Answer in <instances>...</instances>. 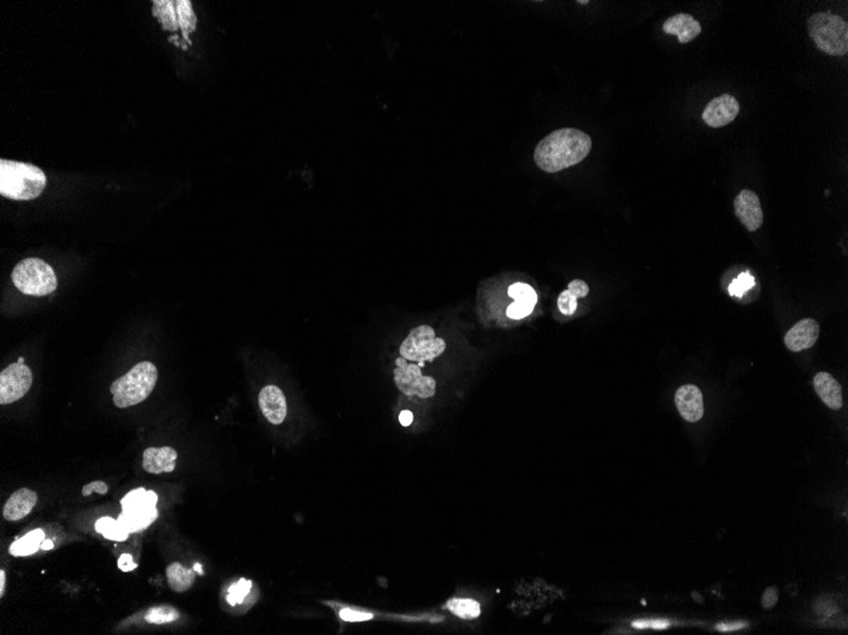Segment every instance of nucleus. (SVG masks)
Returning <instances> with one entry per match:
<instances>
[{
  "label": "nucleus",
  "mask_w": 848,
  "mask_h": 635,
  "mask_svg": "<svg viewBox=\"0 0 848 635\" xmlns=\"http://www.w3.org/2000/svg\"><path fill=\"white\" fill-rule=\"evenodd\" d=\"M259 407L267 420L274 425L282 424L287 416V401L282 389L277 386H266L259 392Z\"/></svg>",
  "instance_id": "11"
},
{
  "label": "nucleus",
  "mask_w": 848,
  "mask_h": 635,
  "mask_svg": "<svg viewBox=\"0 0 848 635\" xmlns=\"http://www.w3.org/2000/svg\"><path fill=\"white\" fill-rule=\"evenodd\" d=\"M445 350L446 341L437 338L432 327L427 325L418 326L410 331L400 345L401 358L418 363L433 362L436 358L443 354Z\"/></svg>",
  "instance_id": "6"
},
{
  "label": "nucleus",
  "mask_w": 848,
  "mask_h": 635,
  "mask_svg": "<svg viewBox=\"0 0 848 635\" xmlns=\"http://www.w3.org/2000/svg\"><path fill=\"white\" fill-rule=\"evenodd\" d=\"M394 382L401 393L409 397L431 398L436 395L437 383L432 377H424L422 369L416 364H408L407 359H397Z\"/></svg>",
  "instance_id": "7"
},
{
  "label": "nucleus",
  "mask_w": 848,
  "mask_h": 635,
  "mask_svg": "<svg viewBox=\"0 0 848 635\" xmlns=\"http://www.w3.org/2000/svg\"><path fill=\"white\" fill-rule=\"evenodd\" d=\"M413 419H414V416H413V413H410V411L405 410V411L400 413L399 421L403 426H409L413 422Z\"/></svg>",
  "instance_id": "38"
},
{
  "label": "nucleus",
  "mask_w": 848,
  "mask_h": 635,
  "mask_svg": "<svg viewBox=\"0 0 848 635\" xmlns=\"http://www.w3.org/2000/svg\"><path fill=\"white\" fill-rule=\"evenodd\" d=\"M339 616L344 621H366V620H371L374 618V615L370 612L352 610V609H343L339 612Z\"/></svg>",
  "instance_id": "32"
},
{
  "label": "nucleus",
  "mask_w": 848,
  "mask_h": 635,
  "mask_svg": "<svg viewBox=\"0 0 848 635\" xmlns=\"http://www.w3.org/2000/svg\"><path fill=\"white\" fill-rule=\"evenodd\" d=\"M739 111L738 100L730 94H723L707 104L702 113V119L708 127L720 128L732 124L739 115Z\"/></svg>",
  "instance_id": "9"
},
{
  "label": "nucleus",
  "mask_w": 848,
  "mask_h": 635,
  "mask_svg": "<svg viewBox=\"0 0 848 635\" xmlns=\"http://www.w3.org/2000/svg\"><path fill=\"white\" fill-rule=\"evenodd\" d=\"M118 567L122 572H131L137 567V564L133 562L131 554H122L118 559Z\"/></svg>",
  "instance_id": "36"
},
{
  "label": "nucleus",
  "mask_w": 848,
  "mask_h": 635,
  "mask_svg": "<svg viewBox=\"0 0 848 635\" xmlns=\"http://www.w3.org/2000/svg\"><path fill=\"white\" fill-rule=\"evenodd\" d=\"M193 569H194V572H197V573H200V575H203V572H202V566L199 564V563H196V564H194Z\"/></svg>",
  "instance_id": "41"
},
{
  "label": "nucleus",
  "mask_w": 848,
  "mask_h": 635,
  "mask_svg": "<svg viewBox=\"0 0 848 635\" xmlns=\"http://www.w3.org/2000/svg\"><path fill=\"white\" fill-rule=\"evenodd\" d=\"M37 494L28 488H21L10 496L3 507V516L7 521H18L34 510Z\"/></svg>",
  "instance_id": "15"
},
{
  "label": "nucleus",
  "mask_w": 848,
  "mask_h": 635,
  "mask_svg": "<svg viewBox=\"0 0 848 635\" xmlns=\"http://www.w3.org/2000/svg\"><path fill=\"white\" fill-rule=\"evenodd\" d=\"M578 298L573 296L568 289L560 293V296L557 297V308L559 311L566 316H572L575 314L577 308H578Z\"/></svg>",
  "instance_id": "29"
},
{
  "label": "nucleus",
  "mask_w": 848,
  "mask_h": 635,
  "mask_svg": "<svg viewBox=\"0 0 848 635\" xmlns=\"http://www.w3.org/2000/svg\"><path fill=\"white\" fill-rule=\"evenodd\" d=\"M52 548H54V543H52V540H49V539H45V540L42 542V544H41L42 551H50V549H52Z\"/></svg>",
  "instance_id": "40"
},
{
  "label": "nucleus",
  "mask_w": 848,
  "mask_h": 635,
  "mask_svg": "<svg viewBox=\"0 0 848 635\" xmlns=\"http://www.w3.org/2000/svg\"><path fill=\"white\" fill-rule=\"evenodd\" d=\"M632 627H638V629H658V630H662V629L669 627V621L659 620V619L635 620L632 623Z\"/></svg>",
  "instance_id": "31"
},
{
  "label": "nucleus",
  "mask_w": 848,
  "mask_h": 635,
  "mask_svg": "<svg viewBox=\"0 0 848 635\" xmlns=\"http://www.w3.org/2000/svg\"><path fill=\"white\" fill-rule=\"evenodd\" d=\"M32 371L25 364L13 363L0 374V404L16 402L25 397L32 386Z\"/></svg>",
  "instance_id": "8"
},
{
  "label": "nucleus",
  "mask_w": 848,
  "mask_h": 635,
  "mask_svg": "<svg viewBox=\"0 0 848 635\" xmlns=\"http://www.w3.org/2000/svg\"><path fill=\"white\" fill-rule=\"evenodd\" d=\"M590 135L566 127L544 137L535 149L533 159L542 172L559 173L582 163L590 155Z\"/></svg>",
  "instance_id": "1"
},
{
  "label": "nucleus",
  "mask_w": 848,
  "mask_h": 635,
  "mask_svg": "<svg viewBox=\"0 0 848 635\" xmlns=\"http://www.w3.org/2000/svg\"><path fill=\"white\" fill-rule=\"evenodd\" d=\"M566 289L577 298L587 297L588 293H590L588 284L585 281H581V279H574V281H570Z\"/></svg>",
  "instance_id": "33"
},
{
  "label": "nucleus",
  "mask_w": 848,
  "mask_h": 635,
  "mask_svg": "<svg viewBox=\"0 0 848 635\" xmlns=\"http://www.w3.org/2000/svg\"><path fill=\"white\" fill-rule=\"evenodd\" d=\"M153 3H154L153 13L155 17L158 18L159 23L163 25L166 31H172V32L177 31L179 28V22H178L175 1L163 0V1H153Z\"/></svg>",
  "instance_id": "21"
},
{
  "label": "nucleus",
  "mask_w": 848,
  "mask_h": 635,
  "mask_svg": "<svg viewBox=\"0 0 848 635\" xmlns=\"http://www.w3.org/2000/svg\"><path fill=\"white\" fill-rule=\"evenodd\" d=\"M533 308H535L533 305L513 302L512 305H508L507 316L512 320H522L524 317L533 314Z\"/></svg>",
  "instance_id": "30"
},
{
  "label": "nucleus",
  "mask_w": 848,
  "mask_h": 635,
  "mask_svg": "<svg viewBox=\"0 0 848 635\" xmlns=\"http://www.w3.org/2000/svg\"><path fill=\"white\" fill-rule=\"evenodd\" d=\"M178 454L170 446L148 448L142 455V468L151 474L170 473L175 468Z\"/></svg>",
  "instance_id": "14"
},
{
  "label": "nucleus",
  "mask_w": 848,
  "mask_h": 635,
  "mask_svg": "<svg viewBox=\"0 0 848 635\" xmlns=\"http://www.w3.org/2000/svg\"><path fill=\"white\" fill-rule=\"evenodd\" d=\"M663 31L667 34L677 36L681 43H689L699 37L701 25L691 14L678 13L665 21Z\"/></svg>",
  "instance_id": "16"
},
{
  "label": "nucleus",
  "mask_w": 848,
  "mask_h": 635,
  "mask_svg": "<svg viewBox=\"0 0 848 635\" xmlns=\"http://www.w3.org/2000/svg\"><path fill=\"white\" fill-rule=\"evenodd\" d=\"M676 404L683 419L698 422L704 416V397L699 387L686 384L676 392Z\"/></svg>",
  "instance_id": "12"
},
{
  "label": "nucleus",
  "mask_w": 848,
  "mask_h": 635,
  "mask_svg": "<svg viewBox=\"0 0 848 635\" xmlns=\"http://www.w3.org/2000/svg\"><path fill=\"white\" fill-rule=\"evenodd\" d=\"M18 363L25 364V358H19V359H18Z\"/></svg>",
  "instance_id": "42"
},
{
  "label": "nucleus",
  "mask_w": 848,
  "mask_h": 635,
  "mask_svg": "<svg viewBox=\"0 0 848 635\" xmlns=\"http://www.w3.org/2000/svg\"><path fill=\"white\" fill-rule=\"evenodd\" d=\"M45 540V534L43 531L37 529L31 533H28L27 535L22 536L21 539L16 540L13 544L9 548V553L14 557H25V555H31L34 553L37 552L38 549H41L42 542Z\"/></svg>",
  "instance_id": "20"
},
{
  "label": "nucleus",
  "mask_w": 848,
  "mask_h": 635,
  "mask_svg": "<svg viewBox=\"0 0 848 635\" xmlns=\"http://www.w3.org/2000/svg\"><path fill=\"white\" fill-rule=\"evenodd\" d=\"M158 518L157 507H133L122 510L118 521L125 527L126 530L131 533L142 531L150 527Z\"/></svg>",
  "instance_id": "18"
},
{
  "label": "nucleus",
  "mask_w": 848,
  "mask_h": 635,
  "mask_svg": "<svg viewBox=\"0 0 848 635\" xmlns=\"http://www.w3.org/2000/svg\"><path fill=\"white\" fill-rule=\"evenodd\" d=\"M47 179L40 168L19 161H0V194L14 200H30L41 196Z\"/></svg>",
  "instance_id": "2"
},
{
  "label": "nucleus",
  "mask_w": 848,
  "mask_h": 635,
  "mask_svg": "<svg viewBox=\"0 0 848 635\" xmlns=\"http://www.w3.org/2000/svg\"><path fill=\"white\" fill-rule=\"evenodd\" d=\"M96 530L109 540L113 542H124L129 536V531L125 527L112 518H102L96 522Z\"/></svg>",
  "instance_id": "22"
},
{
  "label": "nucleus",
  "mask_w": 848,
  "mask_h": 635,
  "mask_svg": "<svg viewBox=\"0 0 848 635\" xmlns=\"http://www.w3.org/2000/svg\"><path fill=\"white\" fill-rule=\"evenodd\" d=\"M175 7H177L179 28L182 30L184 37L188 40V34L194 31L196 23H197V18L194 16L193 9H192V3L188 0H179V1H175Z\"/></svg>",
  "instance_id": "24"
},
{
  "label": "nucleus",
  "mask_w": 848,
  "mask_h": 635,
  "mask_svg": "<svg viewBox=\"0 0 848 635\" xmlns=\"http://www.w3.org/2000/svg\"><path fill=\"white\" fill-rule=\"evenodd\" d=\"M179 618H181L179 611L175 609L173 606H155V608L149 609L145 614V620L149 624H158V625L173 623Z\"/></svg>",
  "instance_id": "25"
},
{
  "label": "nucleus",
  "mask_w": 848,
  "mask_h": 635,
  "mask_svg": "<svg viewBox=\"0 0 848 635\" xmlns=\"http://www.w3.org/2000/svg\"><path fill=\"white\" fill-rule=\"evenodd\" d=\"M756 284V281L753 278L752 274L748 272L741 273L729 286V293L733 297H743L746 292H748L749 289L753 288Z\"/></svg>",
  "instance_id": "27"
},
{
  "label": "nucleus",
  "mask_w": 848,
  "mask_h": 635,
  "mask_svg": "<svg viewBox=\"0 0 848 635\" xmlns=\"http://www.w3.org/2000/svg\"><path fill=\"white\" fill-rule=\"evenodd\" d=\"M747 627L748 625L746 623H732V624L724 623V624H719L716 629L719 632H723V633H730V632H737V630H740V629H744V627Z\"/></svg>",
  "instance_id": "37"
},
{
  "label": "nucleus",
  "mask_w": 848,
  "mask_h": 635,
  "mask_svg": "<svg viewBox=\"0 0 848 635\" xmlns=\"http://www.w3.org/2000/svg\"><path fill=\"white\" fill-rule=\"evenodd\" d=\"M735 215L749 232H755L763 223V211L759 197L755 192L743 189L734 199Z\"/></svg>",
  "instance_id": "10"
},
{
  "label": "nucleus",
  "mask_w": 848,
  "mask_h": 635,
  "mask_svg": "<svg viewBox=\"0 0 848 635\" xmlns=\"http://www.w3.org/2000/svg\"><path fill=\"white\" fill-rule=\"evenodd\" d=\"M5 592V572L0 570V596H4Z\"/></svg>",
  "instance_id": "39"
},
{
  "label": "nucleus",
  "mask_w": 848,
  "mask_h": 635,
  "mask_svg": "<svg viewBox=\"0 0 848 635\" xmlns=\"http://www.w3.org/2000/svg\"><path fill=\"white\" fill-rule=\"evenodd\" d=\"M446 608L454 615H456L458 618L465 619V620L478 618L482 612L479 602L471 600V599H452L447 602Z\"/></svg>",
  "instance_id": "23"
},
{
  "label": "nucleus",
  "mask_w": 848,
  "mask_h": 635,
  "mask_svg": "<svg viewBox=\"0 0 848 635\" xmlns=\"http://www.w3.org/2000/svg\"><path fill=\"white\" fill-rule=\"evenodd\" d=\"M779 601V590L776 587H768L765 591V594L762 596V608L763 609H772L774 605Z\"/></svg>",
  "instance_id": "35"
},
{
  "label": "nucleus",
  "mask_w": 848,
  "mask_h": 635,
  "mask_svg": "<svg viewBox=\"0 0 848 635\" xmlns=\"http://www.w3.org/2000/svg\"><path fill=\"white\" fill-rule=\"evenodd\" d=\"M252 586H253L252 581L241 578V581H238L235 585L232 586L229 588V594L226 596V600L233 606L241 603V602L244 601V599L249 594Z\"/></svg>",
  "instance_id": "28"
},
{
  "label": "nucleus",
  "mask_w": 848,
  "mask_h": 635,
  "mask_svg": "<svg viewBox=\"0 0 848 635\" xmlns=\"http://www.w3.org/2000/svg\"><path fill=\"white\" fill-rule=\"evenodd\" d=\"M819 323L813 319H805L792 326L785 336V345L791 351L810 349L819 338Z\"/></svg>",
  "instance_id": "13"
},
{
  "label": "nucleus",
  "mask_w": 848,
  "mask_h": 635,
  "mask_svg": "<svg viewBox=\"0 0 848 635\" xmlns=\"http://www.w3.org/2000/svg\"><path fill=\"white\" fill-rule=\"evenodd\" d=\"M807 31L819 50L831 56L848 52V25L843 18L822 12L807 19Z\"/></svg>",
  "instance_id": "4"
},
{
  "label": "nucleus",
  "mask_w": 848,
  "mask_h": 635,
  "mask_svg": "<svg viewBox=\"0 0 848 635\" xmlns=\"http://www.w3.org/2000/svg\"><path fill=\"white\" fill-rule=\"evenodd\" d=\"M158 380V369L150 362L136 364L124 377L118 378L109 388L113 395V404L118 408H127L142 404L153 392Z\"/></svg>",
  "instance_id": "3"
},
{
  "label": "nucleus",
  "mask_w": 848,
  "mask_h": 635,
  "mask_svg": "<svg viewBox=\"0 0 848 635\" xmlns=\"http://www.w3.org/2000/svg\"><path fill=\"white\" fill-rule=\"evenodd\" d=\"M508 296L515 299V302L524 303V305H536L537 303V295L535 292V289L526 284V283H515L508 288Z\"/></svg>",
  "instance_id": "26"
},
{
  "label": "nucleus",
  "mask_w": 848,
  "mask_h": 635,
  "mask_svg": "<svg viewBox=\"0 0 848 635\" xmlns=\"http://www.w3.org/2000/svg\"><path fill=\"white\" fill-rule=\"evenodd\" d=\"M93 492H97L100 495H106L109 492V486L102 481H94V482L85 485L82 489V495L84 497L92 495Z\"/></svg>",
  "instance_id": "34"
},
{
  "label": "nucleus",
  "mask_w": 848,
  "mask_h": 635,
  "mask_svg": "<svg viewBox=\"0 0 848 635\" xmlns=\"http://www.w3.org/2000/svg\"><path fill=\"white\" fill-rule=\"evenodd\" d=\"M12 281L19 292L34 297L49 296L58 288V278L54 269L37 257L19 262L12 273Z\"/></svg>",
  "instance_id": "5"
},
{
  "label": "nucleus",
  "mask_w": 848,
  "mask_h": 635,
  "mask_svg": "<svg viewBox=\"0 0 848 635\" xmlns=\"http://www.w3.org/2000/svg\"><path fill=\"white\" fill-rule=\"evenodd\" d=\"M815 392L821 397V400L832 410H840L843 406L842 400V388L837 380L833 378L829 373L821 371L814 377Z\"/></svg>",
  "instance_id": "17"
},
{
  "label": "nucleus",
  "mask_w": 848,
  "mask_h": 635,
  "mask_svg": "<svg viewBox=\"0 0 848 635\" xmlns=\"http://www.w3.org/2000/svg\"><path fill=\"white\" fill-rule=\"evenodd\" d=\"M168 585L175 592H186L194 584V569L186 568L181 563L175 562L166 567Z\"/></svg>",
  "instance_id": "19"
}]
</instances>
